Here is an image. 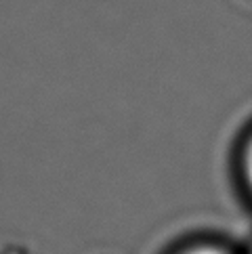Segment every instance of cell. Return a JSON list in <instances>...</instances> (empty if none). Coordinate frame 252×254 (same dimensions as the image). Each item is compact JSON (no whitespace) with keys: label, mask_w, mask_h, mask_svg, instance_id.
<instances>
[{"label":"cell","mask_w":252,"mask_h":254,"mask_svg":"<svg viewBox=\"0 0 252 254\" xmlns=\"http://www.w3.org/2000/svg\"><path fill=\"white\" fill-rule=\"evenodd\" d=\"M246 177H248V183L252 189V141H250L248 151H246Z\"/></svg>","instance_id":"cell-1"},{"label":"cell","mask_w":252,"mask_h":254,"mask_svg":"<svg viewBox=\"0 0 252 254\" xmlns=\"http://www.w3.org/2000/svg\"><path fill=\"white\" fill-rule=\"evenodd\" d=\"M187 254H225L217 248H195V250H189Z\"/></svg>","instance_id":"cell-2"}]
</instances>
